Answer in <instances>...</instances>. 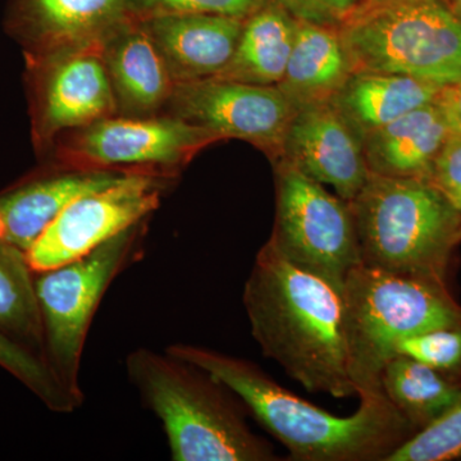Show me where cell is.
I'll use <instances>...</instances> for the list:
<instances>
[{"label": "cell", "instance_id": "6da1fadb", "mask_svg": "<svg viewBox=\"0 0 461 461\" xmlns=\"http://www.w3.org/2000/svg\"><path fill=\"white\" fill-rule=\"evenodd\" d=\"M251 335L309 393L357 396L348 369L342 291L288 262L268 241L242 295Z\"/></svg>", "mask_w": 461, "mask_h": 461}, {"label": "cell", "instance_id": "7a4b0ae2", "mask_svg": "<svg viewBox=\"0 0 461 461\" xmlns=\"http://www.w3.org/2000/svg\"><path fill=\"white\" fill-rule=\"evenodd\" d=\"M166 351L223 382L293 460L387 461L418 432L384 391L360 396L354 414L339 417L290 393L249 360L187 344Z\"/></svg>", "mask_w": 461, "mask_h": 461}, {"label": "cell", "instance_id": "3957f363", "mask_svg": "<svg viewBox=\"0 0 461 461\" xmlns=\"http://www.w3.org/2000/svg\"><path fill=\"white\" fill-rule=\"evenodd\" d=\"M126 371L142 406L162 423L172 460H278L251 430L244 403L205 369L140 348L126 357Z\"/></svg>", "mask_w": 461, "mask_h": 461}, {"label": "cell", "instance_id": "277c9868", "mask_svg": "<svg viewBox=\"0 0 461 461\" xmlns=\"http://www.w3.org/2000/svg\"><path fill=\"white\" fill-rule=\"evenodd\" d=\"M360 264L447 285L461 215L429 178L371 175L350 200Z\"/></svg>", "mask_w": 461, "mask_h": 461}, {"label": "cell", "instance_id": "5b68a950", "mask_svg": "<svg viewBox=\"0 0 461 461\" xmlns=\"http://www.w3.org/2000/svg\"><path fill=\"white\" fill-rule=\"evenodd\" d=\"M348 369L357 397L381 393V373L403 339L461 321L447 285L355 267L344 284Z\"/></svg>", "mask_w": 461, "mask_h": 461}, {"label": "cell", "instance_id": "8992f818", "mask_svg": "<svg viewBox=\"0 0 461 461\" xmlns=\"http://www.w3.org/2000/svg\"><path fill=\"white\" fill-rule=\"evenodd\" d=\"M338 30L354 72L461 80V23L442 0H362Z\"/></svg>", "mask_w": 461, "mask_h": 461}, {"label": "cell", "instance_id": "52a82bcc", "mask_svg": "<svg viewBox=\"0 0 461 461\" xmlns=\"http://www.w3.org/2000/svg\"><path fill=\"white\" fill-rule=\"evenodd\" d=\"M150 218L122 230L86 256L35 273L44 362L78 408L85 400L81 362L94 315L115 278L144 257Z\"/></svg>", "mask_w": 461, "mask_h": 461}, {"label": "cell", "instance_id": "ba28073f", "mask_svg": "<svg viewBox=\"0 0 461 461\" xmlns=\"http://www.w3.org/2000/svg\"><path fill=\"white\" fill-rule=\"evenodd\" d=\"M218 141L211 132L172 115L133 118L117 114L63 133L41 162L173 181L196 154Z\"/></svg>", "mask_w": 461, "mask_h": 461}, {"label": "cell", "instance_id": "9c48e42d", "mask_svg": "<svg viewBox=\"0 0 461 461\" xmlns=\"http://www.w3.org/2000/svg\"><path fill=\"white\" fill-rule=\"evenodd\" d=\"M275 167V223L268 242L294 266L344 290L360 264L350 203L286 162Z\"/></svg>", "mask_w": 461, "mask_h": 461}, {"label": "cell", "instance_id": "30bf717a", "mask_svg": "<svg viewBox=\"0 0 461 461\" xmlns=\"http://www.w3.org/2000/svg\"><path fill=\"white\" fill-rule=\"evenodd\" d=\"M30 135L41 159L65 132L117 115L100 48L23 56Z\"/></svg>", "mask_w": 461, "mask_h": 461}, {"label": "cell", "instance_id": "8fae6325", "mask_svg": "<svg viewBox=\"0 0 461 461\" xmlns=\"http://www.w3.org/2000/svg\"><path fill=\"white\" fill-rule=\"evenodd\" d=\"M172 180L129 175L84 194L60 212L26 253L33 272L48 271L89 254L133 224L153 215Z\"/></svg>", "mask_w": 461, "mask_h": 461}, {"label": "cell", "instance_id": "7c38bea8", "mask_svg": "<svg viewBox=\"0 0 461 461\" xmlns=\"http://www.w3.org/2000/svg\"><path fill=\"white\" fill-rule=\"evenodd\" d=\"M165 114L214 135L259 149L271 162L280 158L294 111L277 86L209 77L175 84Z\"/></svg>", "mask_w": 461, "mask_h": 461}, {"label": "cell", "instance_id": "4fadbf2b", "mask_svg": "<svg viewBox=\"0 0 461 461\" xmlns=\"http://www.w3.org/2000/svg\"><path fill=\"white\" fill-rule=\"evenodd\" d=\"M130 0H8L3 26L23 56L102 48L131 20Z\"/></svg>", "mask_w": 461, "mask_h": 461}, {"label": "cell", "instance_id": "5bb4252c", "mask_svg": "<svg viewBox=\"0 0 461 461\" xmlns=\"http://www.w3.org/2000/svg\"><path fill=\"white\" fill-rule=\"evenodd\" d=\"M277 160L350 202L368 181L362 139L346 124L330 103L294 112ZM276 160V162H277ZM275 163V162H273Z\"/></svg>", "mask_w": 461, "mask_h": 461}, {"label": "cell", "instance_id": "9a60e30c", "mask_svg": "<svg viewBox=\"0 0 461 461\" xmlns=\"http://www.w3.org/2000/svg\"><path fill=\"white\" fill-rule=\"evenodd\" d=\"M126 176L41 163L35 171L0 191V245L26 254L72 200L104 189Z\"/></svg>", "mask_w": 461, "mask_h": 461}, {"label": "cell", "instance_id": "2e32d148", "mask_svg": "<svg viewBox=\"0 0 461 461\" xmlns=\"http://www.w3.org/2000/svg\"><path fill=\"white\" fill-rule=\"evenodd\" d=\"M165 60L175 84L215 77L235 53L244 20L217 14L136 18Z\"/></svg>", "mask_w": 461, "mask_h": 461}, {"label": "cell", "instance_id": "e0dca14e", "mask_svg": "<svg viewBox=\"0 0 461 461\" xmlns=\"http://www.w3.org/2000/svg\"><path fill=\"white\" fill-rule=\"evenodd\" d=\"M103 62L118 115L147 118L165 114L175 81L150 36L131 18L103 42Z\"/></svg>", "mask_w": 461, "mask_h": 461}, {"label": "cell", "instance_id": "ac0fdd59", "mask_svg": "<svg viewBox=\"0 0 461 461\" xmlns=\"http://www.w3.org/2000/svg\"><path fill=\"white\" fill-rule=\"evenodd\" d=\"M451 135L438 104L429 103L364 136L366 167L381 177L429 180Z\"/></svg>", "mask_w": 461, "mask_h": 461}, {"label": "cell", "instance_id": "d6986e66", "mask_svg": "<svg viewBox=\"0 0 461 461\" xmlns=\"http://www.w3.org/2000/svg\"><path fill=\"white\" fill-rule=\"evenodd\" d=\"M353 72L338 27L297 20L293 50L277 87L296 112L330 103Z\"/></svg>", "mask_w": 461, "mask_h": 461}, {"label": "cell", "instance_id": "ffe728a7", "mask_svg": "<svg viewBox=\"0 0 461 461\" xmlns=\"http://www.w3.org/2000/svg\"><path fill=\"white\" fill-rule=\"evenodd\" d=\"M441 89L409 76L357 71L348 76L330 104L363 139L403 114L436 102Z\"/></svg>", "mask_w": 461, "mask_h": 461}, {"label": "cell", "instance_id": "44dd1931", "mask_svg": "<svg viewBox=\"0 0 461 461\" xmlns=\"http://www.w3.org/2000/svg\"><path fill=\"white\" fill-rule=\"evenodd\" d=\"M297 20L278 0L245 18L235 53L217 77L277 86L295 41Z\"/></svg>", "mask_w": 461, "mask_h": 461}, {"label": "cell", "instance_id": "7402d4cb", "mask_svg": "<svg viewBox=\"0 0 461 461\" xmlns=\"http://www.w3.org/2000/svg\"><path fill=\"white\" fill-rule=\"evenodd\" d=\"M381 387L397 411L417 430L438 420L461 393V384L402 354L391 357L384 366Z\"/></svg>", "mask_w": 461, "mask_h": 461}, {"label": "cell", "instance_id": "603a6c76", "mask_svg": "<svg viewBox=\"0 0 461 461\" xmlns=\"http://www.w3.org/2000/svg\"><path fill=\"white\" fill-rule=\"evenodd\" d=\"M0 332L44 362L35 272L27 263L26 254L3 245H0Z\"/></svg>", "mask_w": 461, "mask_h": 461}, {"label": "cell", "instance_id": "cb8c5ba5", "mask_svg": "<svg viewBox=\"0 0 461 461\" xmlns=\"http://www.w3.org/2000/svg\"><path fill=\"white\" fill-rule=\"evenodd\" d=\"M0 366L29 388L50 411L69 414L78 409L47 364L3 332H0Z\"/></svg>", "mask_w": 461, "mask_h": 461}, {"label": "cell", "instance_id": "d4e9b609", "mask_svg": "<svg viewBox=\"0 0 461 461\" xmlns=\"http://www.w3.org/2000/svg\"><path fill=\"white\" fill-rule=\"evenodd\" d=\"M461 460V393L438 420L418 430L387 461Z\"/></svg>", "mask_w": 461, "mask_h": 461}, {"label": "cell", "instance_id": "484cf974", "mask_svg": "<svg viewBox=\"0 0 461 461\" xmlns=\"http://www.w3.org/2000/svg\"><path fill=\"white\" fill-rule=\"evenodd\" d=\"M397 354L414 357L461 384V321L403 339Z\"/></svg>", "mask_w": 461, "mask_h": 461}, {"label": "cell", "instance_id": "4316f807", "mask_svg": "<svg viewBox=\"0 0 461 461\" xmlns=\"http://www.w3.org/2000/svg\"><path fill=\"white\" fill-rule=\"evenodd\" d=\"M269 0H130L133 18L160 14H217L245 20Z\"/></svg>", "mask_w": 461, "mask_h": 461}, {"label": "cell", "instance_id": "83f0119b", "mask_svg": "<svg viewBox=\"0 0 461 461\" xmlns=\"http://www.w3.org/2000/svg\"><path fill=\"white\" fill-rule=\"evenodd\" d=\"M429 180L461 215V136L451 135L446 141Z\"/></svg>", "mask_w": 461, "mask_h": 461}, {"label": "cell", "instance_id": "f1b7e54d", "mask_svg": "<svg viewBox=\"0 0 461 461\" xmlns=\"http://www.w3.org/2000/svg\"><path fill=\"white\" fill-rule=\"evenodd\" d=\"M296 20L338 27L362 0H278Z\"/></svg>", "mask_w": 461, "mask_h": 461}, {"label": "cell", "instance_id": "f546056e", "mask_svg": "<svg viewBox=\"0 0 461 461\" xmlns=\"http://www.w3.org/2000/svg\"><path fill=\"white\" fill-rule=\"evenodd\" d=\"M453 135L461 136V80L442 87L436 100Z\"/></svg>", "mask_w": 461, "mask_h": 461}, {"label": "cell", "instance_id": "4dcf8cb0", "mask_svg": "<svg viewBox=\"0 0 461 461\" xmlns=\"http://www.w3.org/2000/svg\"><path fill=\"white\" fill-rule=\"evenodd\" d=\"M448 11L461 23V0H442Z\"/></svg>", "mask_w": 461, "mask_h": 461}]
</instances>
